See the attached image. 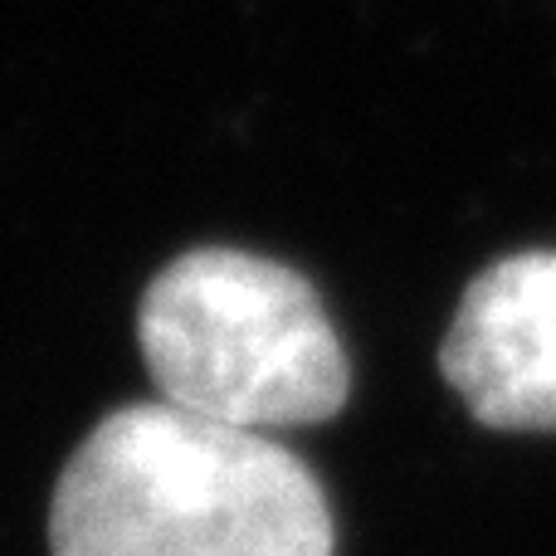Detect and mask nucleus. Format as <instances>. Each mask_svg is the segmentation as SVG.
I'll return each instance as SVG.
<instances>
[{
	"instance_id": "obj_1",
	"label": "nucleus",
	"mask_w": 556,
	"mask_h": 556,
	"mask_svg": "<svg viewBox=\"0 0 556 556\" xmlns=\"http://www.w3.org/2000/svg\"><path fill=\"white\" fill-rule=\"evenodd\" d=\"M54 556H332V513L303 459L260 430L172 401L113 410L64 464Z\"/></svg>"
},
{
	"instance_id": "obj_2",
	"label": "nucleus",
	"mask_w": 556,
	"mask_h": 556,
	"mask_svg": "<svg viewBox=\"0 0 556 556\" xmlns=\"http://www.w3.org/2000/svg\"><path fill=\"white\" fill-rule=\"evenodd\" d=\"M137 342L162 401L235 430L323 425L346 352L307 278L260 254L191 250L147 283Z\"/></svg>"
},
{
	"instance_id": "obj_3",
	"label": "nucleus",
	"mask_w": 556,
	"mask_h": 556,
	"mask_svg": "<svg viewBox=\"0 0 556 556\" xmlns=\"http://www.w3.org/2000/svg\"><path fill=\"white\" fill-rule=\"evenodd\" d=\"M440 371L489 430H556V250L513 254L473 278Z\"/></svg>"
}]
</instances>
